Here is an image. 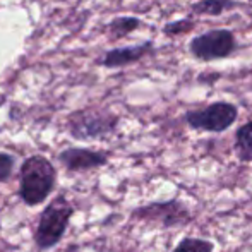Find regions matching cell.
Returning <instances> with one entry per match:
<instances>
[{"mask_svg":"<svg viewBox=\"0 0 252 252\" xmlns=\"http://www.w3.org/2000/svg\"><path fill=\"white\" fill-rule=\"evenodd\" d=\"M57 182V170L45 156L34 155L24 159L19 175V196L28 206H38L48 199Z\"/></svg>","mask_w":252,"mask_h":252,"instance_id":"obj_1","label":"cell"},{"mask_svg":"<svg viewBox=\"0 0 252 252\" xmlns=\"http://www.w3.org/2000/svg\"><path fill=\"white\" fill-rule=\"evenodd\" d=\"M74 215V208L65 196H57L47 208L41 211L38 220L36 232H34V244L40 251H47L55 247L62 240L69 221Z\"/></svg>","mask_w":252,"mask_h":252,"instance_id":"obj_2","label":"cell"},{"mask_svg":"<svg viewBox=\"0 0 252 252\" xmlns=\"http://www.w3.org/2000/svg\"><path fill=\"white\" fill-rule=\"evenodd\" d=\"M130 220L143 223H153L159 228H180L194 221V215L189 206L179 199L155 201L139 206L130 211Z\"/></svg>","mask_w":252,"mask_h":252,"instance_id":"obj_3","label":"cell"},{"mask_svg":"<svg viewBox=\"0 0 252 252\" xmlns=\"http://www.w3.org/2000/svg\"><path fill=\"white\" fill-rule=\"evenodd\" d=\"M239 108L228 101H215L199 110H189L186 122L190 129L202 132H225L235 124Z\"/></svg>","mask_w":252,"mask_h":252,"instance_id":"obj_4","label":"cell"},{"mask_svg":"<svg viewBox=\"0 0 252 252\" xmlns=\"http://www.w3.org/2000/svg\"><path fill=\"white\" fill-rule=\"evenodd\" d=\"M237 41L230 30H211L199 36L192 38L189 43V50L196 59L202 62L225 59L235 52Z\"/></svg>","mask_w":252,"mask_h":252,"instance_id":"obj_5","label":"cell"},{"mask_svg":"<svg viewBox=\"0 0 252 252\" xmlns=\"http://www.w3.org/2000/svg\"><path fill=\"white\" fill-rule=\"evenodd\" d=\"M119 119L108 112L84 110L72 115L69 124L70 134L77 139H100L115 130Z\"/></svg>","mask_w":252,"mask_h":252,"instance_id":"obj_6","label":"cell"},{"mask_svg":"<svg viewBox=\"0 0 252 252\" xmlns=\"http://www.w3.org/2000/svg\"><path fill=\"white\" fill-rule=\"evenodd\" d=\"M59 161L69 172H88L100 168L108 163V153L84 150V148H69L59 155Z\"/></svg>","mask_w":252,"mask_h":252,"instance_id":"obj_7","label":"cell"},{"mask_svg":"<svg viewBox=\"0 0 252 252\" xmlns=\"http://www.w3.org/2000/svg\"><path fill=\"white\" fill-rule=\"evenodd\" d=\"M153 50V43L146 41L141 45H132V47H122L110 50L105 53V57L100 59V63L105 67H124L129 65L132 62H137L139 59H143L144 55H148Z\"/></svg>","mask_w":252,"mask_h":252,"instance_id":"obj_8","label":"cell"},{"mask_svg":"<svg viewBox=\"0 0 252 252\" xmlns=\"http://www.w3.org/2000/svg\"><path fill=\"white\" fill-rule=\"evenodd\" d=\"M235 153H237V158L242 163L252 161V120L237 129Z\"/></svg>","mask_w":252,"mask_h":252,"instance_id":"obj_9","label":"cell"},{"mask_svg":"<svg viewBox=\"0 0 252 252\" xmlns=\"http://www.w3.org/2000/svg\"><path fill=\"white\" fill-rule=\"evenodd\" d=\"M237 5L239 3L235 0H199V2L192 3L190 10L197 16H220Z\"/></svg>","mask_w":252,"mask_h":252,"instance_id":"obj_10","label":"cell"},{"mask_svg":"<svg viewBox=\"0 0 252 252\" xmlns=\"http://www.w3.org/2000/svg\"><path fill=\"white\" fill-rule=\"evenodd\" d=\"M172 252H215V244L199 237H184L177 242Z\"/></svg>","mask_w":252,"mask_h":252,"instance_id":"obj_11","label":"cell"},{"mask_svg":"<svg viewBox=\"0 0 252 252\" xmlns=\"http://www.w3.org/2000/svg\"><path fill=\"white\" fill-rule=\"evenodd\" d=\"M141 26V21L137 17H119L110 23V31L115 38H120L127 33H132L134 30Z\"/></svg>","mask_w":252,"mask_h":252,"instance_id":"obj_12","label":"cell"},{"mask_svg":"<svg viewBox=\"0 0 252 252\" xmlns=\"http://www.w3.org/2000/svg\"><path fill=\"white\" fill-rule=\"evenodd\" d=\"M194 28V23L189 19H182V21H175V23H168L163 28V33L170 34V36H177L180 33H187Z\"/></svg>","mask_w":252,"mask_h":252,"instance_id":"obj_13","label":"cell"},{"mask_svg":"<svg viewBox=\"0 0 252 252\" xmlns=\"http://www.w3.org/2000/svg\"><path fill=\"white\" fill-rule=\"evenodd\" d=\"M14 168V156L9 153H0V182H5L12 175Z\"/></svg>","mask_w":252,"mask_h":252,"instance_id":"obj_14","label":"cell"}]
</instances>
